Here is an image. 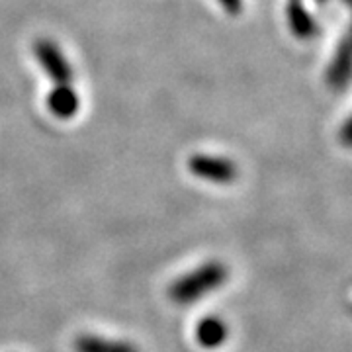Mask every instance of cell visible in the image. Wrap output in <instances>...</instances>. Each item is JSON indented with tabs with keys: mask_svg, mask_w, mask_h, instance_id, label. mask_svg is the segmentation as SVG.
Returning <instances> with one entry per match:
<instances>
[{
	"mask_svg": "<svg viewBox=\"0 0 352 352\" xmlns=\"http://www.w3.org/2000/svg\"><path fill=\"white\" fill-rule=\"evenodd\" d=\"M229 278V268L219 261H208V263L196 266L175 282L168 288V298L176 305H192L204 300L208 294L221 288Z\"/></svg>",
	"mask_w": 352,
	"mask_h": 352,
	"instance_id": "cell-1",
	"label": "cell"
},
{
	"mask_svg": "<svg viewBox=\"0 0 352 352\" xmlns=\"http://www.w3.org/2000/svg\"><path fill=\"white\" fill-rule=\"evenodd\" d=\"M188 168L196 178H201L206 182H214V184H229L239 175V168L233 161H229L226 157L200 155V153L190 157Z\"/></svg>",
	"mask_w": 352,
	"mask_h": 352,
	"instance_id": "cell-2",
	"label": "cell"
},
{
	"mask_svg": "<svg viewBox=\"0 0 352 352\" xmlns=\"http://www.w3.org/2000/svg\"><path fill=\"white\" fill-rule=\"evenodd\" d=\"M34 51H36V57H38L41 69L57 85H69V80L73 76L71 65H69L67 57L59 51V47L53 41H50V39H39V41H36Z\"/></svg>",
	"mask_w": 352,
	"mask_h": 352,
	"instance_id": "cell-3",
	"label": "cell"
},
{
	"mask_svg": "<svg viewBox=\"0 0 352 352\" xmlns=\"http://www.w3.org/2000/svg\"><path fill=\"white\" fill-rule=\"evenodd\" d=\"M352 78V45L349 38H342L339 41L337 53L333 57V61L329 65L325 80L331 88L340 90V88L349 87Z\"/></svg>",
	"mask_w": 352,
	"mask_h": 352,
	"instance_id": "cell-4",
	"label": "cell"
},
{
	"mask_svg": "<svg viewBox=\"0 0 352 352\" xmlns=\"http://www.w3.org/2000/svg\"><path fill=\"white\" fill-rule=\"evenodd\" d=\"M227 337H229L227 323L221 317H215V315L204 317L196 327V340L201 349H208V351L219 349L227 340Z\"/></svg>",
	"mask_w": 352,
	"mask_h": 352,
	"instance_id": "cell-5",
	"label": "cell"
},
{
	"mask_svg": "<svg viewBox=\"0 0 352 352\" xmlns=\"http://www.w3.org/2000/svg\"><path fill=\"white\" fill-rule=\"evenodd\" d=\"M80 100L69 85H57L47 94V110L59 120H71L78 112Z\"/></svg>",
	"mask_w": 352,
	"mask_h": 352,
	"instance_id": "cell-6",
	"label": "cell"
},
{
	"mask_svg": "<svg viewBox=\"0 0 352 352\" xmlns=\"http://www.w3.org/2000/svg\"><path fill=\"white\" fill-rule=\"evenodd\" d=\"M75 352H141L129 340L108 339L100 335H80L75 339Z\"/></svg>",
	"mask_w": 352,
	"mask_h": 352,
	"instance_id": "cell-7",
	"label": "cell"
},
{
	"mask_svg": "<svg viewBox=\"0 0 352 352\" xmlns=\"http://www.w3.org/2000/svg\"><path fill=\"white\" fill-rule=\"evenodd\" d=\"M288 24L298 39H309L317 34V24L303 6V0H288Z\"/></svg>",
	"mask_w": 352,
	"mask_h": 352,
	"instance_id": "cell-8",
	"label": "cell"
},
{
	"mask_svg": "<svg viewBox=\"0 0 352 352\" xmlns=\"http://www.w3.org/2000/svg\"><path fill=\"white\" fill-rule=\"evenodd\" d=\"M339 139L344 147H351L352 149V116L344 122V126H342V129H340L339 133Z\"/></svg>",
	"mask_w": 352,
	"mask_h": 352,
	"instance_id": "cell-9",
	"label": "cell"
},
{
	"mask_svg": "<svg viewBox=\"0 0 352 352\" xmlns=\"http://www.w3.org/2000/svg\"><path fill=\"white\" fill-rule=\"evenodd\" d=\"M221 6H223V10L229 14H239L243 10V0H217Z\"/></svg>",
	"mask_w": 352,
	"mask_h": 352,
	"instance_id": "cell-10",
	"label": "cell"
},
{
	"mask_svg": "<svg viewBox=\"0 0 352 352\" xmlns=\"http://www.w3.org/2000/svg\"><path fill=\"white\" fill-rule=\"evenodd\" d=\"M342 2H344V4H346V6L352 10V0H342Z\"/></svg>",
	"mask_w": 352,
	"mask_h": 352,
	"instance_id": "cell-11",
	"label": "cell"
},
{
	"mask_svg": "<svg viewBox=\"0 0 352 352\" xmlns=\"http://www.w3.org/2000/svg\"><path fill=\"white\" fill-rule=\"evenodd\" d=\"M346 38H349V41H351V45H352V25H351V32H349V36H346Z\"/></svg>",
	"mask_w": 352,
	"mask_h": 352,
	"instance_id": "cell-12",
	"label": "cell"
},
{
	"mask_svg": "<svg viewBox=\"0 0 352 352\" xmlns=\"http://www.w3.org/2000/svg\"><path fill=\"white\" fill-rule=\"evenodd\" d=\"M317 2H319V4H325V2H327V0H317Z\"/></svg>",
	"mask_w": 352,
	"mask_h": 352,
	"instance_id": "cell-13",
	"label": "cell"
}]
</instances>
